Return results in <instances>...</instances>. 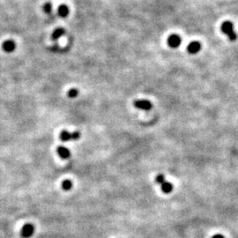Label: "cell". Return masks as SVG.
<instances>
[{
	"instance_id": "5bb4252c",
	"label": "cell",
	"mask_w": 238,
	"mask_h": 238,
	"mask_svg": "<svg viewBox=\"0 0 238 238\" xmlns=\"http://www.w3.org/2000/svg\"><path fill=\"white\" fill-rule=\"evenodd\" d=\"M67 95H68V97H70V98H76V97L79 95V90L76 89V88H71V89H70V90L68 91Z\"/></svg>"
},
{
	"instance_id": "9a60e30c",
	"label": "cell",
	"mask_w": 238,
	"mask_h": 238,
	"mask_svg": "<svg viewBox=\"0 0 238 238\" xmlns=\"http://www.w3.org/2000/svg\"><path fill=\"white\" fill-rule=\"evenodd\" d=\"M155 181H156L157 184H162L163 183L166 181V179H165V177H164V175H158L156 176V179H155Z\"/></svg>"
},
{
	"instance_id": "30bf717a",
	"label": "cell",
	"mask_w": 238,
	"mask_h": 238,
	"mask_svg": "<svg viewBox=\"0 0 238 238\" xmlns=\"http://www.w3.org/2000/svg\"><path fill=\"white\" fill-rule=\"evenodd\" d=\"M60 137V140L64 142H67V141H70V140H72V132H69L68 131L66 130H64L61 132V133L59 135Z\"/></svg>"
},
{
	"instance_id": "8992f818",
	"label": "cell",
	"mask_w": 238,
	"mask_h": 238,
	"mask_svg": "<svg viewBox=\"0 0 238 238\" xmlns=\"http://www.w3.org/2000/svg\"><path fill=\"white\" fill-rule=\"evenodd\" d=\"M181 42H182L181 37L180 36H178L177 35H170L168 40V45L171 47V48H174V49L180 46Z\"/></svg>"
},
{
	"instance_id": "7c38bea8",
	"label": "cell",
	"mask_w": 238,
	"mask_h": 238,
	"mask_svg": "<svg viewBox=\"0 0 238 238\" xmlns=\"http://www.w3.org/2000/svg\"><path fill=\"white\" fill-rule=\"evenodd\" d=\"M72 182L69 179L67 180H64L63 183H62V189L64 191H70L71 189L72 188Z\"/></svg>"
},
{
	"instance_id": "8fae6325",
	"label": "cell",
	"mask_w": 238,
	"mask_h": 238,
	"mask_svg": "<svg viewBox=\"0 0 238 238\" xmlns=\"http://www.w3.org/2000/svg\"><path fill=\"white\" fill-rule=\"evenodd\" d=\"M161 185H162V192H165V193H170V192L173 191V185H172L170 183L167 182V181H165L162 184H161Z\"/></svg>"
},
{
	"instance_id": "4fadbf2b",
	"label": "cell",
	"mask_w": 238,
	"mask_h": 238,
	"mask_svg": "<svg viewBox=\"0 0 238 238\" xmlns=\"http://www.w3.org/2000/svg\"><path fill=\"white\" fill-rule=\"evenodd\" d=\"M42 9H43V12H45L46 14H50L53 12V6L51 5V3L50 2L45 3L43 7H42Z\"/></svg>"
},
{
	"instance_id": "9c48e42d",
	"label": "cell",
	"mask_w": 238,
	"mask_h": 238,
	"mask_svg": "<svg viewBox=\"0 0 238 238\" xmlns=\"http://www.w3.org/2000/svg\"><path fill=\"white\" fill-rule=\"evenodd\" d=\"M64 34H65V30L63 28H58L55 29L51 34V39L53 41H58Z\"/></svg>"
},
{
	"instance_id": "7a4b0ae2",
	"label": "cell",
	"mask_w": 238,
	"mask_h": 238,
	"mask_svg": "<svg viewBox=\"0 0 238 238\" xmlns=\"http://www.w3.org/2000/svg\"><path fill=\"white\" fill-rule=\"evenodd\" d=\"M35 233V226L31 223L25 224L20 231V236L22 238H30Z\"/></svg>"
},
{
	"instance_id": "52a82bcc",
	"label": "cell",
	"mask_w": 238,
	"mask_h": 238,
	"mask_svg": "<svg viewBox=\"0 0 238 238\" xmlns=\"http://www.w3.org/2000/svg\"><path fill=\"white\" fill-rule=\"evenodd\" d=\"M187 50L191 54H196L201 50V44L198 41H192L189 44Z\"/></svg>"
},
{
	"instance_id": "277c9868",
	"label": "cell",
	"mask_w": 238,
	"mask_h": 238,
	"mask_svg": "<svg viewBox=\"0 0 238 238\" xmlns=\"http://www.w3.org/2000/svg\"><path fill=\"white\" fill-rule=\"evenodd\" d=\"M2 49L5 52L12 53L16 49V43L12 40H6L2 43Z\"/></svg>"
},
{
	"instance_id": "5b68a950",
	"label": "cell",
	"mask_w": 238,
	"mask_h": 238,
	"mask_svg": "<svg viewBox=\"0 0 238 238\" xmlns=\"http://www.w3.org/2000/svg\"><path fill=\"white\" fill-rule=\"evenodd\" d=\"M57 153H58V156L60 158H62L63 160H66V159H69L71 156V151L69 148L65 147V146H58V149H57Z\"/></svg>"
},
{
	"instance_id": "3957f363",
	"label": "cell",
	"mask_w": 238,
	"mask_h": 238,
	"mask_svg": "<svg viewBox=\"0 0 238 238\" xmlns=\"http://www.w3.org/2000/svg\"><path fill=\"white\" fill-rule=\"evenodd\" d=\"M134 106L143 110H150L153 107V104L147 100H138L134 102Z\"/></svg>"
},
{
	"instance_id": "2e32d148",
	"label": "cell",
	"mask_w": 238,
	"mask_h": 238,
	"mask_svg": "<svg viewBox=\"0 0 238 238\" xmlns=\"http://www.w3.org/2000/svg\"><path fill=\"white\" fill-rule=\"evenodd\" d=\"M213 238H224V236H221V235H220V234H218V235H215V236H214Z\"/></svg>"
},
{
	"instance_id": "ba28073f",
	"label": "cell",
	"mask_w": 238,
	"mask_h": 238,
	"mask_svg": "<svg viewBox=\"0 0 238 238\" xmlns=\"http://www.w3.org/2000/svg\"><path fill=\"white\" fill-rule=\"evenodd\" d=\"M70 13V9L68 6L66 5H61L58 6V16H60L61 18H66Z\"/></svg>"
},
{
	"instance_id": "6da1fadb",
	"label": "cell",
	"mask_w": 238,
	"mask_h": 238,
	"mask_svg": "<svg viewBox=\"0 0 238 238\" xmlns=\"http://www.w3.org/2000/svg\"><path fill=\"white\" fill-rule=\"evenodd\" d=\"M221 31L227 35L228 39L230 41H236L237 38V35L235 33L234 31V26H233L232 22L230 21H226L221 25Z\"/></svg>"
}]
</instances>
